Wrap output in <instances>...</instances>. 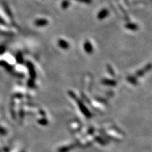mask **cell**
I'll list each match as a JSON object with an SVG mask.
<instances>
[{"instance_id":"6","label":"cell","mask_w":152,"mask_h":152,"mask_svg":"<svg viewBox=\"0 0 152 152\" xmlns=\"http://www.w3.org/2000/svg\"><path fill=\"white\" fill-rule=\"evenodd\" d=\"M69 5H70V2H69V1H68V0H65V1H63L62 3V7L64 9L67 8Z\"/></svg>"},{"instance_id":"2","label":"cell","mask_w":152,"mask_h":152,"mask_svg":"<svg viewBox=\"0 0 152 152\" xmlns=\"http://www.w3.org/2000/svg\"><path fill=\"white\" fill-rule=\"evenodd\" d=\"M108 15V10L107 9H103L98 13V18L100 20H103Z\"/></svg>"},{"instance_id":"4","label":"cell","mask_w":152,"mask_h":152,"mask_svg":"<svg viewBox=\"0 0 152 152\" xmlns=\"http://www.w3.org/2000/svg\"><path fill=\"white\" fill-rule=\"evenodd\" d=\"M58 45L63 49H67L69 47V45L68 42L65 41V40H63V39H59Z\"/></svg>"},{"instance_id":"7","label":"cell","mask_w":152,"mask_h":152,"mask_svg":"<svg viewBox=\"0 0 152 152\" xmlns=\"http://www.w3.org/2000/svg\"><path fill=\"white\" fill-rule=\"evenodd\" d=\"M75 1L80 3H86V4H90V3L92 2V0H75Z\"/></svg>"},{"instance_id":"3","label":"cell","mask_w":152,"mask_h":152,"mask_svg":"<svg viewBox=\"0 0 152 152\" xmlns=\"http://www.w3.org/2000/svg\"><path fill=\"white\" fill-rule=\"evenodd\" d=\"M84 48L85 51H86L87 53H90L92 51V45L90 43L89 41H86L84 45Z\"/></svg>"},{"instance_id":"1","label":"cell","mask_w":152,"mask_h":152,"mask_svg":"<svg viewBox=\"0 0 152 152\" xmlns=\"http://www.w3.org/2000/svg\"><path fill=\"white\" fill-rule=\"evenodd\" d=\"M48 24V20L45 18H39L36 20V21L34 22V24L37 26V27H43V26H46Z\"/></svg>"},{"instance_id":"5","label":"cell","mask_w":152,"mask_h":152,"mask_svg":"<svg viewBox=\"0 0 152 152\" xmlns=\"http://www.w3.org/2000/svg\"><path fill=\"white\" fill-rule=\"evenodd\" d=\"M125 27L127 28L128 29H130V30L135 31L138 29V26L134 24H128L125 25Z\"/></svg>"}]
</instances>
